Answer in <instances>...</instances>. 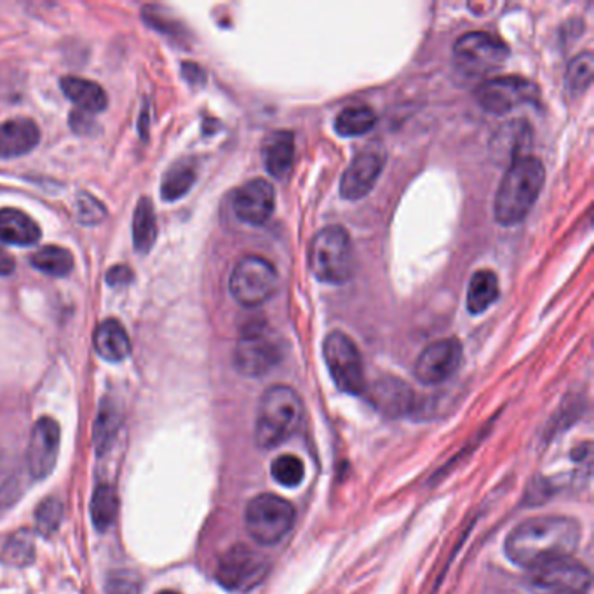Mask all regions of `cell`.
Returning <instances> with one entry per match:
<instances>
[{"label":"cell","mask_w":594,"mask_h":594,"mask_svg":"<svg viewBox=\"0 0 594 594\" xmlns=\"http://www.w3.org/2000/svg\"><path fill=\"white\" fill-rule=\"evenodd\" d=\"M581 526L566 516H537L519 523L506 538L507 558L523 568L568 558L577 550Z\"/></svg>","instance_id":"cell-1"},{"label":"cell","mask_w":594,"mask_h":594,"mask_svg":"<svg viewBox=\"0 0 594 594\" xmlns=\"http://www.w3.org/2000/svg\"><path fill=\"white\" fill-rule=\"evenodd\" d=\"M546 181V171L537 157H519L507 166L495 196V220L501 226H516L531 214Z\"/></svg>","instance_id":"cell-2"},{"label":"cell","mask_w":594,"mask_h":594,"mask_svg":"<svg viewBox=\"0 0 594 594\" xmlns=\"http://www.w3.org/2000/svg\"><path fill=\"white\" fill-rule=\"evenodd\" d=\"M304 418V403L297 390L274 386L264 393L255 422V443L270 451L297 433Z\"/></svg>","instance_id":"cell-3"},{"label":"cell","mask_w":594,"mask_h":594,"mask_svg":"<svg viewBox=\"0 0 594 594\" xmlns=\"http://www.w3.org/2000/svg\"><path fill=\"white\" fill-rule=\"evenodd\" d=\"M309 267L319 281L344 285L354 274V251L349 234L340 226H329L313 237Z\"/></svg>","instance_id":"cell-4"},{"label":"cell","mask_w":594,"mask_h":594,"mask_svg":"<svg viewBox=\"0 0 594 594\" xmlns=\"http://www.w3.org/2000/svg\"><path fill=\"white\" fill-rule=\"evenodd\" d=\"M297 522L295 507L286 498L273 494H261L249 501L245 511V525L249 537L261 546H274Z\"/></svg>","instance_id":"cell-5"},{"label":"cell","mask_w":594,"mask_h":594,"mask_svg":"<svg viewBox=\"0 0 594 594\" xmlns=\"http://www.w3.org/2000/svg\"><path fill=\"white\" fill-rule=\"evenodd\" d=\"M283 346L266 323H249L234 349V366L246 377H261L281 362Z\"/></svg>","instance_id":"cell-6"},{"label":"cell","mask_w":594,"mask_h":594,"mask_svg":"<svg viewBox=\"0 0 594 594\" xmlns=\"http://www.w3.org/2000/svg\"><path fill=\"white\" fill-rule=\"evenodd\" d=\"M269 560L246 544H236L221 554L217 566V581L232 593H249L266 581Z\"/></svg>","instance_id":"cell-7"},{"label":"cell","mask_w":594,"mask_h":594,"mask_svg":"<svg viewBox=\"0 0 594 594\" xmlns=\"http://www.w3.org/2000/svg\"><path fill=\"white\" fill-rule=\"evenodd\" d=\"M323 356L338 389L354 394V396L366 393L362 353L349 335L341 334V331L329 334L323 344Z\"/></svg>","instance_id":"cell-8"},{"label":"cell","mask_w":594,"mask_h":594,"mask_svg":"<svg viewBox=\"0 0 594 594\" xmlns=\"http://www.w3.org/2000/svg\"><path fill=\"white\" fill-rule=\"evenodd\" d=\"M509 48L497 37L486 32H469L455 42L454 63L467 77H483L503 67Z\"/></svg>","instance_id":"cell-9"},{"label":"cell","mask_w":594,"mask_h":594,"mask_svg":"<svg viewBox=\"0 0 594 594\" xmlns=\"http://www.w3.org/2000/svg\"><path fill=\"white\" fill-rule=\"evenodd\" d=\"M277 288L276 267L257 255H248L237 261L230 276V294L237 304L245 307H258L266 304Z\"/></svg>","instance_id":"cell-10"},{"label":"cell","mask_w":594,"mask_h":594,"mask_svg":"<svg viewBox=\"0 0 594 594\" xmlns=\"http://www.w3.org/2000/svg\"><path fill=\"white\" fill-rule=\"evenodd\" d=\"M526 584L535 594H587L591 591V572L583 563L568 556L531 568Z\"/></svg>","instance_id":"cell-11"},{"label":"cell","mask_w":594,"mask_h":594,"mask_svg":"<svg viewBox=\"0 0 594 594\" xmlns=\"http://www.w3.org/2000/svg\"><path fill=\"white\" fill-rule=\"evenodd\" d=\"M476 100L486 112L507 113L522 105L535 103L538 100V89L534 82L523 77H495L479 86Z\"/></svg>","instance_id":"cell-12"},{"label":"cell","mask_w":594,"mask_h":594,"mask_svg":"<svg viewBox=\"0 0 594 594\" xmlns=\"http://www.w3.org/2000/svg\"><path fill=\"white\" fill-rule=\"evenodd\" d=\"M462 362V344L457 338L436 340L422 350L415 365V375L422 384L438 386L457 372Z\"/></svg>","instance_id":"cell-13"},{"label":"cell","mask_w":594,"mask_h":594,"mask_svg":"<svg viewBox=\"0 0 594 594\" xmlns=\"http://www.w3.org/2000/svg\"><path fill=\"white\" fill-rule=\"evenodd\" d=\"M60 452V426L51 417H42L36 422L30 434L29 451H27V467L32 478H48L55 471Z\"/></svg>","instance_id":"cell-14"},{"label":"cell","mask_w":594,"mask_h":594,"mask_svg":"<svg viewBox=\"0 0 594 594\" xmlns=\"http://www.w3.org/2000/svg\"><path fill=\"white\" fill-rule=\"evenodd\" d=\"M234 214L248 226H264L273 215L276 194L266 180H251L242 185L234 196Z\"/></svg>","instance_id":"cell-15"},{"label":"cell","mask_w":594,"mask_h":594,"mask_svg":"<svg viewBox=\"0 0 594 594\" xmlns=\"http://www.w3.org/2000/svg\"><path fill=\"white\" fill-rule=\"evenodd\" d=\"M368 398L372 405L389 418L410 415L415 408V393L406 382L399 378L384 377L369 387Z\"/></svg>","instance_id":"cell-16"},{"label":"cell","mask_w":594,"mask_h":594,"mask_svg":"<svg viewBox=\"0 0 594 594\" xmlns=\"http://www.w3.org/2000/svg\"><path fill=\"white\" fill-rule=\"evenodd\" d=\"M384 168V156L378 152H363L356 157L341 177L340 194L349 201L365 197L374 189L375 181Z\"/></svg>","instance_id":"cell-17"},{"label":"cell","mask_w":594,"mask_h":594,"mask_svg":"<svg viewBox=\"0 0 594 594\" xmlns=\"http://www.w3.org/2000/svg\"><path fill=\"white\" fill-rule=\"evenodd\" d=\"M532 145V129L525 121H511L495 131L491 141L492 156L501 165L509 166L525 154Z\"/></svg>","instance_id":"cell-18"},{"label":"cell","mask_w":594,"mask_h":594,"mask_svg":"<svg viewBox=\"0 0 594 594\" xmlns=\"http://www.w3.org/2000/svg\"><path fill=\"white\" fill-rule=\"evenodd\" d=\"M41 140L39 126L32 119L17 117L0 125V157L12 159L32 152Z\"/></svg>","instance_id":"cell-19"},{"label":"cell","mask_w":594,"mask_h":594,"mask_svg":"<svg viewBox=\"0 0 594 594\" xmlns=\"http://www.w3.org/2000/svg\"><path fill=\"white\" fill-rule=\"evenodd\" d=\"M95 349L105 362H125L131 354V340L125 326L117 319H107L95 331Z\"/></svg>","instance_id":"cell-20"},{"label":"cell","mask_w":594,"mask_h":594,"mask_svg":"<svg viewBox=\"0 0 594 594\" xmlns=\"http://www.w3.org/2000/svg\"><path fill=\"white\" fill-rule=\"evenodd\" d=\"M41 239V227L20 209H0V241L30 246Z\"/></svg>","instance_id":"cell-21"},{"label":"cell","mask_w":594,"mask_h":594,"mask_svg":"<svg viewBox=\"0 0 594 594\" xmlns=\"http://www.w3.org/2000/svg\"><path fill=\"white\" fill-rule=\"evenodd\" d=\"M295 161V138L289 131H276L270 135L264 145V162L267 171L274 178L288 177L294 168Z\"/></svg>","instance_id":"cell-22"},{"label":"cell","mask_w":594,"mask_h":594,"mask_svg":"<svg viewBox=\"0 0 594 594\" xmlns=\"http://www.w3.org/2000/svg\"><path fill=\"white\" fill-rule=\"evenodd\" d=\"M61 89L70 101L81 109V112L97 113L103 112L109 105L107 92L97 82L82 79V77H63Z\"/></svg>","instance_id":"cell-23"},{"label":"cell","mask_w":594,"mask_h":594,"mask_svg":"<svg viewBox=\"0 0 594 594\" xmlns=\"http://www.w3.org/2000/svg\"><path fill=\"white\" fill-rule=\"evenodd\" d=\"M197 168L192 159L175 162L162 177L161 196L165 201H178L196 184Z\"/></svg>","instance_id":"cell-24"},{"label":"cell","mask_w":594,"mask_h":594,"mask_svg":"<svg viewBox=\"0 0 594 594\" xmlns=\"http://www.w3.org/2000/svg\"><path fill=\"white\" fill-rule=\"evenodd\" d=\"M498 298V279L488 269L478 270L467 289V309L471 314H483Z\"/></svg>","instance_id":"cell-25"},{"label":"cell","mask_w":594,"mask_h":594,"mask_svg":"<svg viewBox=\"0 0 594 594\" xmlns=\"http://www.w3.org/2000/svg\"><path fill=\"white\" fill-rule=\"evenodd\" d=\"M377 125V113L366 105H354L338 113L335 129L340 137L354 138L368 133Z\"/></svg>","instance_id":"cell-26"},{"label":"cell","mask_w":594,"mask_h":594,"mask_svg":"<svg viewBox=\"0 0 594 594\" xmlns=\"http://www.w3.org/2000/svg\"><path fill=\"white\" fill-rule=\"evenodd\" d=\"M157 239L156 211L149 197L140 199L135 209L133 242L140 254H149Z\"/></svg>","instance_id":"cell-27"},{"label":"cell","mask_w":594,"mask_h":594,"mask_svg":"<svg viewBox=\"0 0 594 594\" xmlns=\"http://www.w3.org/2000/svg\"><path fill=\"white\" fill-rule=\"evenodd\" d=\"M121 426V410L112 399H103L95 422V445L98 454H103L107 446L116 438L117 430Z\"/></svg>","instance_id":"cell-28"},{"label":"cell","mask_w":594,"mask_h":594,"mask_svg":"<svg viewBox=\"0 0 594 594\" xmlns=\"http://www.w3.org/2000/svg\"><path fill=\"white\" fill-rule=\"evenodd\" d=\"M32 266L52 277H63L73 269V257L69 249L60 246H44L30 258Z\"/></svg>","instance_id":"cell-29"},{"label":"cell","mask_w":594,"mask_h":594,"mask_svg":"<svg viewBox=\"0 0 594 594\" xmlns=\"http://www.w3.org/2000/svg\"><path fill=\"white\" fill-rule=\"evenodd\" d=\"M119 501L116 491L110 485L98 486L91 501V516L98 531H107L116 522Z\"/></svg>","instance_id":"cell-30"},{"label":"cell","mask_w":594,"mask_h":594,"mask_svg":"<svg viewBox=\"0 0 594 594\" xmlns=\"http://www.w3.org/2000/svg\"><path fill=\"white\" fill-rule=\"evenodd\" d=\"M594 61L591 52H583L571 61L566 70V88L575 95H583L593 82Z\"/></svg>","instance_id":"cell-31"},{"label":"cell","mask_w":594,"mask_h":594,"mask_svg":"<svg viewBox=\"0 0 594 594\" xmlns=\"http://www.w3.org/2000/svg\"><path fill=\"white\" fill-rule=\"evenodd\" d=\"M273 478L286 488H295L300 485L301 479L306 476V467L300 458L295 455H281L273 462Z\"/></svg>","instance_id":"cell-32"},{"label":"cell","mask_w":594,"mask_h":594,"mask_svg":"<svg viewBox=\"0 0 594 594\" xmlns=\"http://www.w3.org/2000/svg\"><path fill=\"white\" fill-rule=\"evenodd\" d=\"M33 554H36V543L29 531L12 535L4 547V560L11 565H29L33 562Z\"/></svg>","instance_id":"cell-33"},{"label":"cell","mask_w":594,"mask_h":594,"mask_svg":"<svg viewBox=\"0 0 594 594\" xmlns=\"http://www.w3.org/2000/svg\"><path fill=\"white\" fill-rule=\"evenodd\" d=\"M61 518H63V504L58 498H46L44 503L39 504L36 513V526L39 534L49 537L60 528Z\"/></svg>","instance_id":"cell-34"},{"label":"cell","mask_w":594,"mask_h":594,"mask_svg":"<svg viewBox=\"0 0 594 594\" xmlns=\"http://www.w3.org/2000/svg\"><path fill=\"white\" fill-rule=\"evenodd\" d=\"M140 577L131 571H113L105 584L107 594H140Z\"/></svg>","instance_id":"cell-35"},{"label":"cell","mask_w":594,"mask_h":594,"mask_svg":"<svg viewBox=\"0 0 594 594\" xmlns=\"http://www.w3.org/2000/svg\"><path fill=\"white\" fill-rule=\"evenodd\" d=\"M79 215H81V220L88 226H95V224H100L103 220L105 206L101 205L98 199L91 196V194H81L79 196Z\"/></svg>","instance_id":"cell-36"},{"label":"cell","mask_w":594,"mask_h":594,"mask_svg":"<svg viewBox=\"0 0 594 594\" xmlns=\"http://www.w3.org/2000/svg\"><path fill=\"white\" fill-rule=\"evenodd\" d=\"M110 286H126L133 281V270L126 266H117L107 274Z\"/></svg>","instance_id":"cell-37"},{"label":"cell","mask_w":594,"mask_h":594,"mask_svg":"<svg viewBox=\"0 0 594 594\" xmlns=\"http://www.w3.org/2000/svg\"><path fill=\"white\" fill-rule=\"evenodd\" d=\"M181 70H184V77L190 85H202L205 82V72H202L201 67H197L196 63H184L181 65Z\"/></svg>","instance_id":"cell-38"},{"label":"cell","mask_w":594,"mask_h":594,"mask_svg":"<svg viewBox=\"0 0 594 594\" xmlns=\"http://www.w3.org/2000/svg\"><path fill=\"white\" fill-rule=\"evenodd\" d=\"M14 270V261L11 255L6 254L4 249H0V276H8Z\"/></svg>","instance_id":"cell-39"},{"label":"cell","mask_w":594,"mask_h":594,"mask_svg":"<svg viewBox=\"0 0 594 594\" xmlns=\"http://www.w3.org/2000/svg\"><path fill=\"white\" fill-rule=\"evenodd\" d=\"M159 594H180V593H177V591H161V593Z\"/></svg>","instance_id":"cell-40"}]
</instances>
